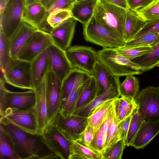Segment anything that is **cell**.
<instances>
[{
    "instance_id": "cell-1",
    "label": "cell",
    "mask_w": 159,
    "mask_h": 159,
    "mask_svg": "<svg viewBox=\"0 0 159 159\" xmlns=\"http://www.w3.org/2000/svg\"><path fill=\"white\" fill-rule=\"evenodd\" d=\"M0 127L20 159L55 158L52 153L41 149L38 137L39 134L28 133L11 124L0 123Z\"/></svg>"
},
{
    "instance_id": "cell-2",
    "label": "cell",
    "mask_w": 159,
    "mask_h": 159,
    "mask_svg": "<svg viewBox=\"0 0 159 159\" xmlns=\"http://www.w3.org/2000/svg\"><path fill=\"white\" fill-rule=\"evenodd\" d=\"M126 15V10L103 1L98 0L93 16L111 33L125 41Z\"/></svg>"
},
{
    "instance_id": "cell-3",
    "label": "cell",
    "mask_w": 159,
    "mask_h": 159,
    "mask_svg": "<svg viewBox=\"0 0 159 159\" xmlns=\"http://www.w3.org/2000/svg\"><path fill=\"white\" fill-rule=\"evenodd\" d=\"M98 60L116 76L140 75L143 72L134 63L120 54L116 48H102L97 51Z\"/></svg>"
},
{
    "instance_id": "cell-4",
    "label": "cell",
    "mask_w": 159,
    "mask_h": 159,
    "mask_svg": "<svg viewBox=\"0 0 159 159\" xmlns=\"http://www.w3.org/2000/svg\"><path fill=\"white\" fill-rule=\"evenodd\" d=\"M6 83L22 89L34 90L31 62L11 58L2 73Z\"/></svg>"
},
{
    "instance_id": "cell-5",
    "label": "cell",
    "mask_w": 159,
    "mask_h": 159,
    "mask_svg": "<svg viewBox=\"0 0 159 159\" xmlns=\"http://www.w3.org/2000/svg\"><path fill=\"white\" fill-rule=\"evenodd\" d=\"M85 40L103 48L117 49L125 46L126 41L115 36L97 21L94 17L83 25Z\"/></svg>"
},
{
    "instance_id": "cell-6",
    "label": "cell",
    "mask_w": 159,
    "mask_h": 159,
    "mask_svg": "<svg viewBox=\"0 0 159 159\" xmlns=\"http://www.w3.org/2000/svg\"><path fill=\"white\" fill-rule=\"evenodd\" d=\"M135 100L143 122L159 120V87L142 89Z\"/></svg>"
},
{
    "instance_id": "cell-7",
    "label": "cell",
    "mask_w": 159,
    "mask_h": 159,
    "mask_svg": "<svg viewBox=\"0 0 159 159\" xmlns=\"http://www.w3.org/2000/svg\"><path fill=\"white\" fill-rule=\"evenodd\" d=\"M3 76L0 80V113L8 109H23L34 106L35 94L34 90L24 92H13L5 87Z\"/></svg>"
},
{
    "instance_id": "cell-8",
    "label": "cell",
    "mask_w": 159,
    "mask_h": 159,
    "mask_svg": "<svg viewBox=\"0 0 159 159\" xmlns=\"http://www.w3.org/2000/svg\"><path fill=\"white\" fill-rule=\"evenodd\" d=\"M0 114V123L12 124L32 135L40 134L34 107L23 109H8Z\"/></svg>"
},
{
    "instance_id": "cell-9",
    "label": "cell",
    "mask_w": 159,
    "mask_h": 159,
    "mask_svg": "<svg viewBox=\"0 0 159 159\" xmlns=\"http://www.w3.org/2000/svg\"><path fill=\"white\" fill-rule=\"evenodd\" d=\"M65 52L72 68L92 75L98 60L97 52L95 49L90 47L75 45L70 46Z\"/></svg>"
},
{
    "instance_id": "cell-10",
    "label": "cell",
    "mask_w": 159,
    "mask_h": 159,
    "mask_svg": "<svg viewBox=\"0 0 159 159\" xmlns=\"http://www.w3.org/2000/svg\"><path fill=\"white\" fill-rule=\"evenodd\" d=\"M25 5V0H8L0 13V29L4 36L9 39L22 21Z\"/></svg>"
},
{
    "instance_id": "cell-11",
    "label": "cell",
    "mask_w": 159,
    "mask_h": 159,
    "mask_svg": "<svg viewBox=\"0 0 159 159\" xmlns=\"http://www.w3.org/2000/svg\"><path fill=\"white\" fill-rule=\"evenodd\" d=\"M52 44L49 33L39 29L29 38L16 58L31 62Z\"/></svg>"
},
{
    "instance_id": "cell-12",
    "label": "cell",
    "mask_w": 159,
    "mask_h": 159,
    "mask_svg": "<svg viewBox=\"0 0 159 159\" xmlns=\"http://www.w3.org/2000/svg\"><path fill=\"white\" fill-rule=\"evenodd\" d=\"M40 136L44 145L58 158L68 159L70 141L55 126L49 124Z\"/></svg>"
},
{
    "instance_id": "cell-13",
    "label": "cell",
    "mask_w": 159,
    "mask_h": 159,
    "mask_svg": "<svg viewBox=\"0 0 159 159\" xmlns=\"http://www.w3.org/2000/svg\"><path fill=\"white\" fill-rule=\"evenodd\" d=\"M49 124L55 126L70 141L76 140L85 129L87 125V117L75 115L64 117L59 113Z\"/></svg>"
},
{
    "instance_id": "cell-14",
    "label": "cell",
    "mask_w": 159,
    "mask_h": 159,
    "mask_svg": "<svg viewBox=\"0 0 159 159\" xmlns=\"http://www.w3.org/2000/svg\"><path fill=\"white\" fill-rule=\"evenodd\" d=\"M49 124L59 113L62 106V83L48 70L45 76Z\"/></svg>"
},
{
    "instance_id": "cell-15",
    "label": "cell",
    "mask_w": 159,
    "mask_h": 159,
    "mask_svg": "<svg viewBox=\"0 0 159 159\" xmlns=\"http://www.w3.org/2000/svg\"><path fill=\"white\" fill-rule=\"evenodd\" d=\"M49 70L62 83L72 69L65 52L54 44L47 48Z\"/></svg>"
},
{
    "instance_id": "cell-16",
    "label": "cell",
    "mask_w": 159,
    "mask_h": 159,
    "mask_svg": "<svg viewBox=\"0 0 159 159\" xmlns=\"http://www.w3.org/2000/svg\"><path fill=\"white\" fill-rule=\"evenodd\" d=\"M48 15V9L42 3L34 2L25 5L22 20L38 29L49 33L52 29L46 22Z\"/></svg>"
},
{
    "instance_id": "cell-17",
    "label": "cell",
    "mask_w": 159,
    "mask_h": 159,
    "mask_svg": "<svg viewBox=\"0 0 159 159\" xmlns=\"http://www.w3.org/2000/svg\"><path fill=\"white\" fill-rule=\"evenodd\" d=\"M76 21L74 17H71L49 33L53 43L64 51L70 46Z\"/></svg>"
},
{
    "instance_id": "cell-18",
    "label": "cell",
    "mask_w": 159,
    "mask_h": 159,
    "mask_svg": "<svg viewBox=\"0 0 159 159\" xmlns=\"http://www.w3.org/2000/svg\"><path fill=\"white\" fill-rule=\"evenodd\" d=\"M34 90L35 102L34 109L38 130L40 134L49 125L45 77L41 84Z\"/></svg>"
},
{
    "instance_id": "cell-19",
    "label": "cell",
    "mask_w": 159,
    "mask_h": 159,
    "mask_svg": "<svg viewBox=\"0 0 159 159\" xmlns=\"http://www.w3.org/2000/svg\"><path fill=\"white\" fill-rule=\"evenodd\" d=\"M38 30L29 23L22 21L8 39L10 55L11 58H16L19 52L29 38Z\"/></svg>"
},
{
    "instance_id": "cell-20",
    "label": "cell",
    "mask_w": 159,
    "mask_h": 159,
    "mask_svg": "<svg viewBox=\"0 0 159 159\" xmlns=\"http://www.w3.org/2000/svg\"><path fill=\"white\" fill-rule=\"evenodd\" d=\"M119 78L116 76L114 81L106 91L89 103L76 111L73 115L87 117L96 107L105 101L120 97L119 88L120 82Z\"/></svg>"
},
{
    "instance_id": "cell-21",
    "label": "cell",
    "mask_w": 159,
    "mask_h": 159,
    "mask_svg": "<svg viewBox=\"0 0 159 159\" xmlns=\"http://www.w3.org/2000/svg\"><path fill=\"white\" fill-rule=\"evenodd\" d=\"M159 134V120L143 122L131 146L137 149L143 148Z\"/></svg>"
},
{
    "instance_id": "cell-22",
    "label": "cell",
    "mask_w": 159,
    "mask_h": 159,
    "mask_svg": "<svg viewBox=\"0 0 159 159\" xmlns=\"http://www.w3.org/2000/svg\"><path fill=\"white\" fill-rule=\"evenodd\" d=\"M31 63L32 82L34 90L42 83L49 70L47 49L36 57Z\"/></svg>"
},
{
    "instance_id": "cell-23",
    "label": "cell",
    "mask_w": 159,
    "mask_h": 159,
    "mask_svg": "<svg viewBox=\"0 0 159 159\" xmlns=\"http://www.w3.org/2000/svg\"><path fill=\"white\" fill-rule=\"evenodd\" d=\"M91 76V75L83 71L72 69L61 84L62 106L75 86L78 84L84 83Z\"/></svg>"
},
{
    "instance_id": "cell-24",
    "label": "cell",
    "mask_w": 159,
    "mask_h": 159,
    "mask_svg": "<svg viewBox=\"0 0 159 159\" xmlns=\"http://www.w3.org/2000/svg\"><path fill=\"white\" fill-rule=\"evenodd\" d=\"M123 122V121L120 123L118 121L113 103L107 118V138L103 154L115 143L121 139Z\"/></svg>"
},
{
    "instance_id": "cell-25",
    "label": "cell",
    "mask_w": 159,
    "mask_h": 159,
    "mask_svg": "<svg viewBox=\"0 0 159 159\" xmlns=\"http://www.w3.org/2000/svg\"><path fill=\"white\" fill-rule=\"evenodd\" d=\"M115 98L104 102L96 107L87 117V125L92 128L94 134L107 119Z\"/></svg>"
},
{
    "instance_id": "cell-26",
    "label": "cell",
    "mask_w": 159,
    "mask_h": 159,
    "mask_svg": "<svg viewBox=\"0 0 159 159\" xmlns=\"http://www.w3.org/2000/svg\"><path fill=\"white\" fill-rule=\"evenodd\" d=\"M98 0L76 1L71 10L72 17L82 23H86L93 16Z\"/></svg>"
},
{
    "instance_id": "cell-27",
    "label": "cell",
    "mask_w": 159,
    "mask_h": 159,
    "mask_svg": "<svg viewBox=\"0 0 159 159\" xmlns=\"http://www.w3.org/2000/svg\"><path fill=\"white\" fill-rule=\"evenodd\" d=\"M68 159H102V155L90 146L73 140L70 141Z\"/></svg>"
},
{
    "instance_id": "cell-28",
    "label": "cell",
    "mask_w": 159,
    "mask_h": 159,
    "mask_svg": "<svg viewBox=\"0 0 159 159\" xmlns=\"http://www.w3.org/2000/svg\"><path fill=\"white\" fill-rule=\"evenodd\" d=\"M92 75L97 82L100 94L109 88L116 76L107 67L98 60L96 63Z\"/></svg>"
},
{
    "instance_id": "cell-29",
    "label": "cell",
    "mask_w": 159,
    "mask_h": 159,
    "mask_svg": "<svg viewBox=\"0 0 159 159\" xmlns=\"http://www.w3.org/2000/svg\"><path fill=\"white\" fill-rule=\"evenodd\" d=\"M138 68L143 72L152 69L159 65V41L146 54L132 60Z\"/></svg>"
},
{
    "instance_id": "cell-30",
    "label": "cell",
    "mask_w": 159,
    "mask_h": 159,
    "mask_svg": "<svg viewBox=\"0 0 159 159\" xmlns=\"http://www.w3.org/2000/svg\"><path fill=\"white\" fill-rule=\"evenodd\" d=\"M113 105L119 123L130 115L137 107L134 98L123 96L115 98Z\"/></svg>"
},
{
    "instance_id": "cell-31",
    "label": "cell",
    "mask_w": 159,
    "mask_h": 159,
    "mask_svg": "<svg viewBox=\"0 0 159 159\" xmlns=\"http://www.w3.org/2000/svg\"><path fill=\"white\" fill-rule=\"evenodd\" d=\"M146 21L129 8L126 10L124 26L125 39L126 42L131 40L144 26Z\"/></svg>"
},
{
    "instance_id": "cell-32",
    "label": "cell",
    "mask_w": 159,
    "mask_h": 159,
    "mask_svg": "<svg viewBox=\"0 0 159 159\" xmlns=\"http://www.w3.org/2000/svg\"><path fill=\"white\" fill-rule=\"evenodd\" d=\"M100 95L97 82L92 75L83 84L75 111L89 103Z\"/></svg>"
},
{
    "instance_id": "cell-33",
    "label": "cell",
    "mask_w": 159,
    "mask_h": 159,
    "mask_svg": "<svg viewBox=\"0 0 159 159\" xmlns=\"http://www.w3.org/2000/svg\"><path fill=\"white\" fill-rule=\"evenodd\" d=\"M139 79L133 75H127L123 82L120 84L119 88L120 96L130 97L135 98L139 93Z\"/></svg>"
},
{
    "instance_id": "cell-34",
    "label": "cell",
    "mask_w": 159,
    "mask_h": 159,
    "mask_svg": "<svg viewBox=\"0 0 159 159\" xmlns=\"http://www.w3.org/2000/svg\"><path fill=\"white\" fill-rule=\"evenodd\" d=\"M107 127V119L94 134L90 146L102 155L106 139Z\"/></svg>"
},
{
    "instance_id": "cell-35",
    "label": "cell",
    "mask_w": 159,
    "mask_h": 159,
    "mask_svg": "<svg viewBox=\"0 0 159 159\" xmlns=\"http://www.w3.org/2000/svg\"><path fill=\"white\" fill-rule=\"evenodd\" d=\"M0 159H20L17 156L7 136L0 127Z\"/></svg>"
},
{
    "instance_id": "cell-36",
    "label": "cell",
    "mask_w": 159,
    "mask_h": 159,
    "mask_svg": "<svg viewBox=\"0 0 159 159\" xmlns=\"http://www.w3.org/2000/svg\"><path fill=\"white\" fill-rule=\"evenodd\" d=\"M159 41V33L146 34L126 42L125 47L152 46Z\"/></svg>"
},
{
    "instance_id": "cell-37",
    "label": "cell",
    "mask_w": 159,
    "mask_h": 159,
    "mask_svg": "<svg viewBox=\"0 0 159 159\" xmlns=\"http://www.w3.org/2000/svg\"><path fill=\"white\" fill-rule=\"evenodd\" d=\"M152 46L122 47L116 49L120 54L127 59L132 61L148 52Z\"/></svg>"
},
{
    "instance_id": "cell-38",
    "label": "cell",
    "mask_w": 159,
    "mask_h": 159,
    "mask_svg": "<svg viewBox=\"0 0 159 159\" xmlns=\"http://www.w3.org/2000/svg\"><path fill=\"white\" fill-rule=\"evenodd\" d=\"M72 17L70 11L66 10H59L49 14L46 22L52 29L55 28Z\"/></svg>"
},
{
    "instance_id": "cell-39",
    "label": "cell",
    "mask_w": 159,
    "mask_h": 159,
    "mask_svg": "<svg viewBox=\"0 0 159 159\" xmlns=\"http://www.w3.org/2000/svg\"><path fill=\"white\" fill-rule=\"evenodd\" d=\"M143 123L142 118L138 111L137 107L132 114L127 136V146H131L135 135Z\"/></svg>"
},
{
    "instance_id": "cell-40",
    "label": "cell",
    "mask_w": 159,
    "mask_h": 159,
    "mask_svg": "<svg viewBox=\"0 0 159 159\" xmlns=\"http://www.w3.org/2000/svg\"><path fill=\"white\" fill-rule=\"evenodd\" d=\"M134 12L146 21L159 18V0H154L145 8Z\"/></svg>"
},
{
    "instance_id": "cell-41",
    "label": "cell",
    "mask_w": 159,
    "mask_h": 159,
    "mask_svg": "<svg viewBox=\"0 0 159 159\" xmlns=\"http://www.w3.org/2000/svg\"><path fill=\"white\" fill-rule=\"evenodd\" d=\"M11 58L10 55L8 39L0 31V67L3 73L5 67Z\"/></svg>"
},
{
    "instance_id": "cell-42",
    "label": "cell",
    "mask_w": 159,
    "mask_h": 159,
    "mask_svg": "<svg viewBox=\"0 0 159 159\" xmlns=\"http://www.w3.org/2000/svg\"><path fill=\"white\" fill-rule=\"evenodd\" d=\"M126 145L121 139L118 141L102 154V159H121Z\"/></svg>"
},
{
    "instance_id": "cell-43",
    "label": "cell",
    "mask_w": 159,
    "mask_h": 159,
    "mask_svg": "<svg viewBox=\"0 0 159 159\" xmlns=\"http://www.w3.org/2000/svg\"><path fill=\"white\" fill-rule=\"evenodd\" d=\"M154 33H159V18L147 21L144 26L132 39L146 34Z\"/></svg>"
},
{
    "instance_id": "cell-44",
    "label": "cell",
    "mask_w": 159,
    "mask_h": 159,
    "mask_svg": "<svg viewBox=\"0 0 159 159\" xmlns=\"http://www.w3.org/2000/svg\"><path fill=\"white\" fill-rule=\"evenodd\" d=\"M76 2V0H55L48 10V15L53 11L59 10H66L71 11Z\"/></svg>"
},
{
    "instance_id": "cell-45",
    "label": "cell",
    "mask_w": 159,
    "mask_h": 159,
    "mask_svg": "<svg viewBox=\"0 0 159 159\" xmlns=\"http://www.w3.org/2000/svg\"><path fill=\"white\" fill-rule=\"evenodd\" d=\"M94 134L92 128L89 126L87 125L85 129L75 140L85 145L89 146L93 139Z\"/></svg>"
},
{
    "instance_id": "cell-46",
    "label": "cell",
    "mask_w": 159,
    "mask_h": 159,
    "mask_svg": "<svg viewBox=\"0 0 159 159\" xmlns=\"http://www.w3.org/2000/svg\"><path fill=\"white\" fill-rule=\"evenodd\" d=\"M155 0H127L129 8L135 12L145 8Z\"/></svg>"
},
{
    "instance_id": "cell-47",
    "label": "cell",
    "mask_w": 159,
    "mask_h": 159,
    "mask_svg": "<svg viewBox=\"0 0 159 159\" xmlns=\"http://www.w3.org/2000/svg\"><path fill=\"white\" fill-rule=\"evenodd\" d=\"M132 114L123 120L122 127L121 139L125 143L126 146L127 136L132 117Z\"/></svg>"
},
{
    "instance_id": "cell-48",
    "label": "cell",
    "mask_w": 159,
    "mask_h": 159,
    "mask_svg": "<svg viewBox=\"0 0 159 159\" xmlns=\"http://www.w3.org/2000/svg\"><path fill=\"white\" fill-rule=\"evenodd\" d=\"M122 8L125 10L129 8L127 0H101Z\"/></svg>"
},
{
    "instance_id": "cell-49",
    "label": "cell",
    "mask_w": 159,
    "mask_h": 159,
    "mask_svg": "<svg viewBox=\"0 0 159 159\" xmlns=\"http://www.w3.org/2000/svg\"><path fill=\"white\" fill-rule=\"evenodd\" d=\"M55 0H40L39 2L42 3L48 9L52 5Z\"/></svg>"
},
{
    "instance_id": "cell-50",
    "label": "cell",
    "mask_w": 159,
    "mask_h": 159,
    "mask_svg": "<svg viewBox=\"0 0 159 159\" xmlns=\"http://www.w3.org/2000/svg\"><path fill=\"white\" fill-rule=\"evenodd\" d=\"M8 0H0V13L3 11Z\"/></svg>"
},
{
    "instance_id": "cell-51",
    "label": "cell",
    "mask_w": 159,
    "mask_h": 159,
    "mask_svg": "<svg viewBox=\"0 0 159 159\" xmlns=\"http://www.w3.org/2000/svg\"><path fill=\"white\" fill-rule=\"evenodd\" d=\"M40 0H25V5H28L31 3L39 2Z\"/></svg>"
},
{
    "instance_id": "cell-52",
    "label": "cell",
    "mask_w": 159,
    "mask_h": 159,
    "mask_svg": "<svg viewBox=\"0 0 159 159\" xmlns=\"http://www.w3.org/2000/svg\"><path fill=\"white\" fill-rule=\"evenodd\" d=\"M76 1H82V0H76Z\"/></svg>"
},
{
    "instance_id": "cell-53",
    "label": "cell",
    "mask_w": 159,
    "mask_h": 159,
    "mask_svg": "<svg viewBox=\"0 0 159 159\" xmlns=\"http://www.w3.org/2000/svg\"></svg>"
}]
</instances>
